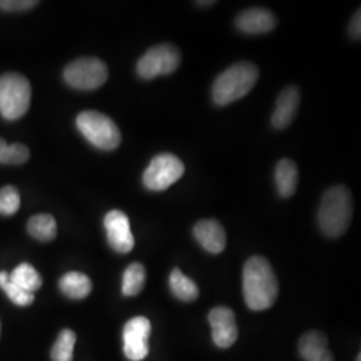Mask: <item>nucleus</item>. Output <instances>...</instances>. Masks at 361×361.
Listing matches in <instances>:
<instances>
[{
  "instance_id": "obj_1",
  "label": "nucleus",
  "mask_w": 361,
  "mask_h": 361,
  "mask_svg": "<svg viewBox=\"0 0 361 361\" xmlns=\"http://www.w3.org/2000/svg\"><path fill=\"white\" fill-rule=\"evenodd\" d=\"M243 290L249 310L259 312L273 307L279 296V281L267 258L253 256L246 261Z\"/></svg>"
},
{
  "instance_id": "obj_2",
  "label": "nucleus",
  "mask_w": 361,
  "mask_h": 361,
  "mask_svg": "<svg viewBox=\"0 0 361 361\" xmlns=\"http://www.w3.org/2000/svg\"><path fill=\"white\" fill-rule=\"evenodd\" d=\"M353 204L348 188L337 185L328 189L323 195L319 207V225L324 234L331 238H338L348 231L352 221Z\"/></svg>"
},
{
  "instance_id": "obj_3",
  "label": "nucleus",
  "mask_w": 361,
  "mask_h": 361,
  "mask_svg": "<svg viewBox=\"0 0 361 361\" xmlns=\"http://www.w3.org/2000/svg\"><path fill=\"white\" fill-rule=\"evenodd\" d=\"M258 79V68L250 62H240L226 68L216 78L212 89L217 106L233 104L249 94Z\"/></svg>"
},
{
  "instance_id": "obj_4",
  "label": "nucleus",
  "mask_w": 361,
  "mask_h": 361,
  "mask_svg": "<svg viewBox=\"0 0 361 361\" xmlns=\"http://www.w3.org/2000/svg\"><path fill=\"white\" fill-rule=\"evenodd\" d=\"M31 85L25 75L7 73L0 77V114L16 121L26 114L31 104Z\"/></svg>"
},
{
  "instance_id": "obj_5",
  "label": "nucleus",
  "mask_w": 361,
  "mask_h": 361,
  "mask_svg": "<svg viewBox=\"0 0 361 361\" xmlns=\"http://www.w3.org/2000/svg\"><path fill=\"white\" fill-rule=\"evenodd\" d=\"M77 128L91 145L101 150H114L122 141L116 122L99 111H82L77 118Z\"/></svg>"
},
{
  "instance_id": "obj_6",
  "label": "nucleus",
  "mask_w": 361,
  "mask_h": 361,
  "mask_svg": "<svg viewBox=\"0 0 361 361\" xmlns=\"http://www.w3.org/2000/svg\"><path fill=\"white\" fill-rule=\"evenodd\" d=\"M66 83L78 90L99 89L109 78V70L98 58H79L67 66L63 73Z\"/></svg>"
},
{
  "instance_id": "obj_7",
  "label": "nucleus",
  "mask_w": 361,
  "mask_h": 361,
  "mask_svg": "<svg viewBox=\"0 0 361 361\" xmlns=\"http://www.w3.org/2000/svg\"><path fill=\"white\" fill-rule=\"evenodd\" d=\"M185 173L178 157L162 153L155 155L143 173V185L153 192H164L174 185Z\"/></svg>"
},
{
  "instance_id": "obj_8",
  "label": "nucleus",
  "mask_w": 361,
  "mask_h": 361,
  "mask_svg": "<svg viewBox=\"0 0 361 361\" xmlns=\"http://www.w3.org/2000/svg\"><path fill=\"white\" fill-rule=\"evenodd\" d=\"M180 65V52L173 44H158L149 49L137 63V73L142 79H153L177 71Z\"/></svg>"
},
{
  "instance_id": "obj_9",
  "label": "nucleus",
  "mask_w": 361,
  "mask_h": 361,
  "mask_svg": "<svg viewBox=\"0 0 361 361\" xmlns=\"http://www.w3.org/2000/svg\"><path fill=\"white\" fill-rule=\"evenodd\" d=\"M152 324L143 317L137 316L129 320L123 328V352L131 361H142L149 355V338Z\"/></svg>"
},
{
  "instance_id": "obj_10",
  "label": "nucleus",
  "mask_w": 361,
  "mask_h": 361,
  "mask_svg": "<svg viewBox=\"0 0 361 361\" xmlns=\"http://www.w3.org/2000/svg\"><path fill=\"white\" fill-rule=\"evenodd\" d=\"M212 326V337L219 348H231L238 338V328L235 314L228 307H217L210 310L207 316Z\"/></svg>"
},
{
  "instance_id": "obj_11",
  "label": "nucleus",
  "mask_w": 361,
  "mask_h": 361,
  "mask_svg": "<svg viewBox=\"0 0 361 361\" xmlns=\"http://www.w3.org/2000/svg\"><path fill=\"white\" fill-rule=\"evenodd\" d=\"M104 229L110 246L122 255H126L134 247V235L130 229L128 216L121 210H111L104 217Z\"/></svg>"
},
{
  "instance_id": "obj_12",
  "label": "nucleus",
  "mask_w": 361,
  "mask_h": 361,
  "mask_svg": "<svg viewBox=\"0 0 361 361\" xmlns=\"http://www.w3.org/2000/svg\"><path fill=\"white\" fill-rule=\"evenodd\" d=\"M194 237L212 255H219L226 246V234L217 219H201L195 224Z\"/></svg>"
},
{
  "instance_id": "obj_13",
  "label": "nucleus",
  "mask_w": 361,
  "mask_h": 361,
  "mask_svg": "<svg viewBox=\"0 0 361 361\" xmlns=\"http://www.w3.org/2000/svg\"><path fill=\"white\" fill-rule=\"evenodd\" d=\"M300 106V92L295 86H289L280 92L274 111L271 114V123L274 129L284 130L293 122Z\"/></svg>"
},
{
  "instance_id": "obj_14",
  "label": "nucleus",
  "mask_w": 361,
  "mask_h": 361,
  "mask_svg": "<svg viewBox=\"0 0 361 361\" xmlns=\"http://www.w3.org/2000/svg\"><path fill=\"white\" fill-rule=\"evenodd\" d=\"M276 16L265 8H249L237 15L235 26L244 32L250 35L267 34L271 32L276 27Z\"/></svg>"
},
{
  "instance_id": "obj_15",
  "label": "nucleus",
  "mask_w": 361,
  "mask_h": 361,
  "mask_svg": "<svg viewBox=\"0 0 361 361\" xmlns=\"http://www.w3.org/2000/svg\"><path fill=\"white\" fill-rule=\"evenodd\" d=\"M298 350L305 361H335L332 352L328 349L326 336L319 331H310L301 336Z\"/></svg>"
},
{
  "instance_id": "obj_16",
  "label": "nucleus",
  "mask_w": 361,
  "mask_h": 361,
  "mask_svg": "<svg viewBox=\"0 0 361 361\" xmlns=\"http://www.w3.org/2000/svg\"><path fill=\"white\" fill-rule=\"evenodd\" d=\"M274 180L277 192L283 198H289L296 193L298 183V170L292 159H281L274 170Z\"/></svg>"
},
{
  "instance_id": "obj_17",
  "label": "nucleus",
  "mask_w": 361,
  "mask_h": 361,
  "mask_svg": "<svg viewBox=\"0 0 361 361\" xmlns=\"http://www.w3.org/2000/svg\"><path fill=\"white\" fill-rule=\"evenodd\" d=\"M59 289L65 296L82 300L90 295L92 284L86 274L80 271H68L59 280Z\"/></svg>"
},
{
  "instance_id": "obj_18",
  "label": "nucleus",
  "mask_w": 361,
  "mask_h": 361,
  "mask_svg": "<svg viewBox=\"0 0 361 361\" xmlns=\"http://www.w3.org/2000/svg\"><path fill=\"white\" fill-rule=\"evenodd\" d=\"M169 285H170L173 295L183 302L195 301L200 295L197 284L188 276H185L178 268H174L170 273Z\"/></svg>"
},
{
  "instance_id": "obj_19",
  "label": "nucleus",
  "mask_w": 361,
  "mask_h": 361,
  "mask_svg": "<svg viewBox=\"0 0 361 361\" xmlns=\"http://www.w3.org/2000/svg\"><path fill=\"white\" fill-rule=\"evenodd\" d=\"M146 283V269L142 264L133 262L126 268L122 279L123 296L134 297L140 295Z\"/></svg>"
},
{
  "instance_id": "obj_20",
  "label": "nucleus",
  "mask_w": 361,
  "mask_h": 361,
  "mask_svg": "<svg viewBox=\"0 0 361 361\" xmlns=\"http://www.w3.org/2000/svg\"><path fill=\"white\" fill-rule=\"evenodd\" d=\"M27 231L39 241L49 243L56 237V221L50 214H37L28 221Z\"/></svg>"
},
{
  "instance_id": "obj_21",
  "label": "nucleus",
  "mask_w": 361,
  "mask_h": 361,
  "mask_svg": "<svg viewBox=\"0 0 361 361\" xmlns=\"http://www.w3.org/2000/svg\"><path fill=\"white\" fill-rule=\"evenodd\" d=\"M8 279L10 281H13V284L20 286L22 289H25L30 293H34L35 290L40 289V286L43 284L42 277L37 269L26 262L16 267L13 273L8 274Z\"/></svg>"
},
{
  "instance_id": "obj_22",
  "label": "nucleus",
  "mask_w": 361,
  "mask_h": 361,
  "mask_svg": "<svg viewBox=\"0 0 361 361\" xmlns=\"http://www.w3.org/2000/svg\"><path fill=\"white\" fill-rule=\"evenodd\" d=\"M77 335L71 329H63L54 344L51 357L54 361H73Z\"/></svg>"
},
{
  "instance_id": "obj_23",
  "label": "nucleus",
  "mask_w": 361,
  "mask_h": 361,
  "mask_svg": "<svg viewBox=\"0 0 361 361\" xmlns=\"http://www.w3.org/2000/svg\"><path fill=\"white\" fill-rule=\"evenodd\" d=\"M30 150L23 143L8 145L0 138V164L3 165H22L28 161Z\"/></svg>"
},
{
  "instance_id": "obj_24",
  "label": "nucleus",
  "mask_w": 361,
  "mask_h": 361,
  "mask_svg": "<svg viewBox=\"0 0 361 361\" xmlns=\"http://www.w3.org/2000/svg\"><path fill=\"white\" fill-rule=\"evenodd\" d=\"M0 288L6 292V295L13 304L19 307H27L32 304L35 300L34 293H30L25 289H22L20 286L13 284V281H10L7 271H0Z\"/></svg>"
},
{
  "instance_id": "obj_25",
  "label": "nucleus",
  "mask_w": 361,
  "mask_h": 361,
  "mask_svg": "<svg viewBox=\"0 0 361 361\" xmlns=\"http://www.w3.org/2000/svg\"><path fill=\"white\" fill-rule=\"evenodd\" d=\"M20 207V194L18 189L7 185L0 189V214L13 216Z\"/></svg>"
},
{
  "instance_id": "obj_26",
  "label": "nucleus",
  "mask_w": 361,
  "mask_h": 361,
  "mask_svg": "<svg viewBox=\"0 0 361 361\" xmlns=\"http://www.w3.org/2000/svg\"><path fill=\"white\" fill-rule=\"evenodd\" d=\"M37 4L35 0H0V8L4 11H26Z\"/></svg>"
},
{
  "instance_id": "obj_27",
  "label": "nucleus",
  "mask_w": 361,
  "mask_h": 361,
  "mask_svg": "<svg viewBox=\"0 0 361 361\" xmlns=\"http://www.w3.org/2000/svg\"><path fill=\"white\" fill-rule=\"evenodd\" d=\"M349 34L353 39H360L361 35V13L360 10L353 15L350 25H349Z\"/></svg>"
},
{
  "instance_id": "obj_28",
  "label": "nucleus",
  "mask_w": 361,
  "mask_h": 361,
  "mask_svg": "<svg viewBox=\"0 0 361 361\" xmlns=\"http://www.w3.org/2000/svg\"><path fill=\"white\" fill-rule=\"evenodd\" d=\"M216 1H197L198 6H210V4H214Z\"/></svg>"
},
{
  "instance_id": "obj_29",
  "label": "nucleus",
  "mask_w": 361,
  "mask_h": 361,
  "mask_svg": "<svg viewBox=\"0 0 361 361\" xmlns=\"http://www.w3.org/2000/svg\"><path fill=\"white\" fill-rule=\"evenodd\" d=\"M356 361H361V353H359V355H357V359H356Z\"/></svg>"
}]
</instances>
